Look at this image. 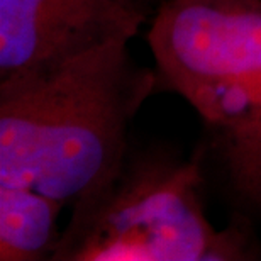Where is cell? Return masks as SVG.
I'll return each mask as SVG.
<instances>
[{
	"label": "cell",
	"instance_id": "obj_1",
	"mask_svg": "<svg viewBox=\"0 0 261 261\" xmlns=\"http://www.w3.org/2000/svg\"><path fill=\"white\" fill-rule=\"evenodd\" d=\"M161 80L114 41L41 75L0 82V185L76 207L114 178Z\"/></svg>",
	"mask_w": 261,
	"mask_h": 261
},
{
	"label": "cell",
	"instance_id": "obj_2",
	"mask_svg": "<svg viewBox=\"0 0 261 261\" xmlns=\"http://www.w3.org/2000/svg\"><path fill=\"white\" fill-rule=\"evenodd\" d=\"M200 158L129 148L114 178L71 208L51 261H251L261 244L241 219L226 229L202 203Z\"/></svg>",
	"mask_w": 261,
	"mask_h": 261
},
{
	"label": "cell",
	"instance_id": "obj_3",
	"mask_svg": "<svg viewBox=\"0 0 261 261\" xmlns=\"http://www.w3.org/2000/svg\"><path fill=\"white\" fill-rule=\"evenodd\" d=\"M148 24L161 80L217 130L241 122L261 70V0H165Z\"/></svg>",
	"mask_w": 261,
	"mask_h": 261
},
{
	"label": "cell",
	"instance_id": "obj_4",
	"mask_svg": "<svg viewBox=\"0 0 261 261\" xmlns=\"http://www.w3.org/2000/svg\"><path fill=\"white\" fill-rule=\"evenodd\" d=\"M148 17L129 0H0V82L41 75L114 41Z\"/></svg>",
	"mask_w": 261,
	"mask_h": 261
},
{
	"label": "cell",
	"instance_id": "obj_5",
	"mask_svg": "<svg viewBox=\"0 0 261 261\" xmlns=\"http://www.w3.org/2000/svg\"><path fill=\"white\" fill-rule=\"evenodd\" d=\"M63 207L31 187L0 185V261H51Z\"/></svg>",
	"mask_w": 261,
	"mask_h": 261
},
{
	"label": "cell",
	"instance_id": "obj_6",
	"mask_svg": "<svg viewBox=\"0 0 261 261\" xmlns=\"http://www.w3.org/2000/svg\"><path fill=\"white\" fill-rule=\"evenodd\" d=\"M219 148L232 195L261 216V116L219 130Z\"/></svg>",
	"mask_w": 261,
	"mask_h": 261
},
{
	"label": "cell",
	"instance_id": "obj_7",
	"mask_svg": "<svg viewBox=\"0 0 261 261\" xmlns=\"http://www.w3.org/2000/svg\"><path fill=\"white\" fill-rule=\"evenodd\" d=\"M246 107H248L246 117L241 122H246L249 119L261 116V70L251 78V82L246 87Z\"/></svg>",
	"mask_w": 261,
	"mask_h": 261
},
{
	"label": "cell",
	"instance_id": "obj_8",
	"mask_svg": "<svg viewBox=\"0 0 261 261\" xmlns=\"http://www.w3.org/2000/svg\"><path fill=\"white\" fill-rule=\"evenodd\" d=\"M129 2H133L136 7L148 17V22H149L151 15L156 12V9H158L165 0H129Z\"/></svg>",
	"mask_w": 261,
	"mask_h": 261
}]
</instances>
